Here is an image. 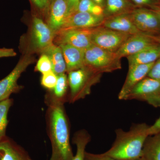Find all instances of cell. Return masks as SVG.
Listing matches in <instances>:
<instances>
[{
  "label": "cell",
  "mask_w": 160,
  "mask_h": 160,
  "mask_svg": "<svg viewBox=\"0 0 160 160\" xmlns=\"http://www.w3.org/2000/svg\"><path fill=\"white\" fill-rule=\"evenodd\" d=\"M47 122L52 146L50 160H72L69 127L64 102L53 96L47 98Z\"/></svg>",
  "instance_id": "6da1fadb"
},
{
  "label": "cell",
  "mask_w": 160,
  "mask_h": 160,
  "mask_svg": "<svg viewBox=\"0 0 160 160\" xmlns=\"http://www.w3.org/2000/svg\"><path fill=\"white\" fill-rule=\"evenodd\" d=\"M149 126L146 123L132 125L126 131L118 129L111 148L105 154L118 160H134L142 157L143 146L149 136Z\"/></svg>",
  "instance_id": "7a4b0ae2"
},
{
  "label": "cell",
  "mask_w": 160,
  "mask_h": 160,
  "mask_svg": "<svg viewBox=\"0 0 160 160\" xmlns=\"http://www.w3.org/2000/svg\"><path fill=\"white\" fill-rule=\"evenodd\" d=\"M68 73L70 91L68 100L71 103L90 94L92 87L100 82L102 75L86 66Z\"/></svg>",
  "instance_id": "3957f363"
},
{
  "label": "cell",
  "mask_w": 160,
  "mask_h": 160,
  "mask_svg": "<svg viewBox=\"0 0 160 160\" xmlns=\"http://www.w3.org/2000/svg\"><path fill=\"white\" fill-rule=\"evenodd\" d=\"M122 58L116 52L108 51L92 44L85 50V65L103 74L122 69Z\"/></svg>",
  "instance_id": "277c9868"
},
{
  "label": "cell",
  "mask_w": 160,
  "mask_h": 160,
  "mask_svg": "<svg viewBox=\"0 0 160 160\" xmlns=\"http://www.w3.org/2000/svg\"><path fill=\"white\" fill-rule=\"evenodd\" d=\"M144 101L155 107L160 106V79L146 77L130 92L126 100Z\"/></svg>",
  "instance_id": "5b68a950"
},
{
  "label": "cell",
  "mask_w": 160,
  "mask_h": 160,
  "mask_svg": "<svg viewBox=\"0 0 160 160\" xmlns=\"http://www.w3.org/2000/svg\"><path fill=\"white\" fill-rule=\"evenodd\" d=\"M131 35L101 26L93 29L92 39L96 46L116 52Z\"/></svg>",
  "instance_id": "8992f818"
},
{
  "label": "cell",
  "mask_w": 160,
  "mask_h": 160,
  "mask_svg": "<svg viewBox=\"0 0 160 160\" xmlns=\"http://www.w3.org/2000/svg\"><path fill=\"white\" fill-rule=\"evenodd\" d=\"M35 58L30 54H26L21 58L13 70L6 78L0 81V102L9 98L12 93L20 89L18 81L27 67L34 62Z\"/></svg>",
  "instance_id": "52a82bcc"
},
{
  "label": "cell",
  "mask_w": 160,
  "mask_h": 160,
  "mask_svg": "<svg viewBox=\"0 0 160 160\" xmlns=\"http://www.w3.org/2000/svg\"><path fill=\"white\" fill-rule=\"evenodd\" d=\"M56 33L39 18H32L30 35V47L32 50L42 52L53 43Z\"/></svg>",
  "instance_id": "ba28073f"
},
{
  "label": "cell",
  "mask_w": 160,
  "mask_h": 160,
  "mask_svg": "<svg viewBox=\"0 0 160 160\" xmlns=\"http://www.w3.org/2000/svg\"><path fill=\"white\" fill-rule=\"evenodd\" d=\"M131 15L134 25L141 32L153 35L160 34V18L152 9L137 7Z\"/></svg>",
  "instance_id": "9c48e42d"
},
{
  "label": "cell",
  "mask_w": 160,
  "mask_h": 160,
  "mask_svg": "<svg viewBox=\"0 0 160 160\" xmlns=\"http://www.w3.org/2000/svg\"><path fill=\"white\" fill-rule=\"evenodd\" d=\"M93 29H71L61 30L56 34V42L59 45L69 44L85 50L93 44L92 38Z\"/></svg>",
  "instance_id": "30bf717a"
},
{
  "label": "cell",
  "mask_w": 160,
  "mask_h": 160,
  "mask_svg": "<svg viewBox=\"0 0 160 160\" xmlns=\"http://www.w3.org/2000/svg\"><path fill=\"white\" fill-rule=\"evenodd\" d=\"M153 35L141 32L132 35L116 52L119 57H127L157 44Z\"/></svg>",
  "instance_id": "8fae6325"
},
{
  "label": "cell",
  "mask_w": 160,
  "mask_h": 160,
  "mask_svg": "<svg viewBox=\"0 0 160 160\" xmlns=\"http://www.w3.org/2000/svg\"><path fill=\"white\" fill-rule=\"evenodd\" d=\"M105 18L87 12H76L69 16L60 31L71 29H92L102 25Z\"/></svg>",
  "instance_id": "7c38bea8"
},
{
  "label": "cell",
  "mask_w": 160,
  "mask_h": 160,
  "mask_svg": "<svg viewBox=\"0 0 160 160\" xmlns=\"http://www.w3.org/2000/svg\"><path fill=\"white\" fill-rule=\"evenodd\" d=\"M154 63L129 66L126 79L118 95L119 99L126 100L128 95L135 86L147 77Z\"/></svg>",
  "instance_id": "4fadbf2b"
},
{
  "label": "cell",
  "mask_w": 160,
  "mask_h": 160,
  "mask_svg": "<svg viewBox=\"0 0 160 160\" xmlns=\"http://www.w3.org/2000/svg\"><path fill=\"white\" fill-rule=\"evenodd\" d=\"M47 25L56 34L60 31L69 17L66 0H52L49 6Z\"/></svg>",
  "instance_id": "5bb4252c"
},
{
  "label": "cell",
  "mask_w": 160,
  "mask_h": 160,
  "mask_svg": "<svg viewBox=\"0 0 160 160\" xmlns=\"http://www.w3.org/2000/svg\"><path fill=\"white\" fill-rule=\"evenodd\" d=\"M102 26L130 35L141 32L134 25L131 13L105 18Z\"/></svg>",
  "instance_id": "9a60e30c"
},
{
  "label": "cell",
  "mask_w": 160,
  "mask_h": 160,
  "mask_svg": "<svg viewBox=\"0 0 160 160\" xmlns=\"http://www.w3.org/2000/svg\"><path fill=\"white\" fill-rule=\"evenodd\" d=\"M65 59L67 72L82 68L85 65V50L69 44H60Z\"/></svg>",
  "instance_id": "2e32d148"
},
{
  "label": "cell",
  "mask_w": 160,
  "mask_h": 160,
  "mask_svg": "<svg viewBox=\"0 0 160 160\" xmlns=\"http://www.w3.org/2000/svg\"><path fill=\"white\" fill-rule=\"evenodd\" d=\"M0 160H32L22 148L6 137L0 142Z\"/></svg>",
  "instance_id": "e0dca14e"
},
{
  "label": "cell",
  "mask_w": 160,
  "mask_h": 160,
  "mask_svg": "<svg viewBox=\"0 0 160 160\" xmlns=\"http://www.w3.org/2000/svg\"><path fill=\"white\" fill-rule=\"evenodd\" d=\"M126 58L129 66L155 62L160 58V44L157 43Z\"/></svg>",
  "instance_id": "ac0fdd59"
},
{
  "label": "cell",
  "mask_w": 160,
  "mask_h": 160,
  "mask_svg": "<svg viewBox=\"0 0 160 160\" xmlns=\"http://www.w3.org/2000/svg\"><path fill=\"white\" fill-rule=\"evenodd\" d=\"M41 53L48 56L51 62L52 71L57 75L65 73L67 72L66 62L59 46L52 43L44 49Z\"/></svg>",
  "instance_id": "d6986e66"
},
{
  "label": "cell",
  "mask_w": 160,
  "mask_h": 160,
  "mask_svg": "<svg viewBox=\"0 0 160 160\" xmlns=\"http://www.w3.org/2000/svg\"><path fill=\"white\" fill-rule=\"evenodd\" d=\"M137 8L129 0H106L104 8L105 18L131 13Z\"/></svg>",
  "instance_id": "ffe728a7"
},
{
  "label": "cell",
  "mask_w": 160,
  "mask_h": 160,
  "mask_svg": "<svg viewBox=\"0 0 160 160\" xmlns=\"http://www.w3.org/2000/svg\"><path fill=\"white\" fill-rule=\"evenodd\" d=\"M150 136L143 146L142 157L146 160H160V132Z\"/></svg>",
  "instance_id": "44dd1931"
},
{
  "label": "cell",
  "mask_w": 160,
  "mask_h": 160,
  "mask_svg": "<svg viewBox=\"0 0 160 160\" xmlns=\"http://www.w3.org/2000/svg\"><path fill=\"white\" fill-rule=\"evenodd\" d=\"M91 140V137L86 130L82 129L77 132L72 138L75 144L77 152L72 160H85L86 146Z\"/></svg>",
  "instance_id": "7402d4cb"
},
{
  "label": "cell",
  "mask_w": 160,
  "mask_h": 160,
  "mask_svg": "<svg viewBox=\"0 0 160 160\" xmlns=\"http://www.w3.org/2000/svg\"><path fill=\"white\" fill-rule=\"evenodd\" d=\"M12 103V99L9 98L0 102V142L6 137V128L8 122L7 116Z\"/></svg>",
  "instance_id": "603a6c76"
},
{
  "label": "cell",
  "mask_w": 160,
  "mask_h": 160,
  "mask_svg": "<svg viewBox=\"0 0 160 160\" xmlns=\"http://www.w3.org/2000/svg\"><path fill=\"white\" fill-rule=\"evenodd\" d=\"M69 83L68 77L65 73L58 76V80L56 85L53 89V94L52 96L57 99L60 100L64 102Z\"/></svg>",
  "instance_id": "cb8c5ba5"
},
{
  "label": "cell",
  "mask_w": 160,
  "mask_h": 160,
  "mask_svg": "<svg viewBox=\"0 0 160 160\" xmlns=\"http://www.w3.org/2000/svg\"><path fill=\"white\" fill-rule=\"evenodd\" d=\"M77 12H89L97 16H104V9L95 4L92 0H80Z\"/></svg>",
  "instance_id": "d4e9b609"
},
{
  "label": "cell",
  "mask_w": 160,
  "mask_h": 160,
  "mask_svg": "<svg viewBox=\"0 0 160 160\" xmlns=\"http://www.w3.org/2000/svg\"><path fill=\"white\" fill-rule=\"evenodd\" d=\"M35 70L42 74L52 71L51 62L47 55L42 53L38 61Z\"/></svg>",
  "instance_id": "484cf974"
},
{
  "label": "cell",
  "mask_w": 160,
  "mask_h": 160,
  "mask_svg": "<svg viewBox=\"0 0 160 160\" xmlns=\"http://www.w3.org/2000/svg\"><path fill=\"white\" fill-rule=\"evenodd\" d=\"M58 80V76L51 71L42 74L41 79V84L46 89H54Z\"/></svg>",
  "instance_id": "4316f807"
},
{
  "label": "cell",
  "mask_w": 160,
  "mask_h": 160,
  "mask_svg": "<svg viewBox=\"0 0 160 160\" xmlns=\"http://www.w3.org/2000/svg\"><path fill=\"white\" fill-rule=\"evenodd\" d=\"M136 7L152 9L160 6V0H129Z\"/></svg>",
  "instance_id": "83f0119b"
},
{
  "label": "cell",
  "mask_w": 160,
  "mask_h": 160,
  "mask_svg": "<svg viewBox=\"0 0 160 160\" xmlns=\"http://www.w3.org/2000/svg\"><path fill=\"white\" fill-rule=\"evenodd\" d=\"M85 160H118L109 156L105 153L94 154L86 152Z\"/></svg>",
  "instance_id": "f1b7e54d"
},
{
  "label": "cell",
  "mask_w": 160,
  "mask_h": 160,
  "mask_svg": "<svg viewBox=\"0 0 160 160\" xmlns=\"http://www.w3.org/2000/svg\"><path fill=\"white\" fill-rule=\"evenodd\" d=\"M147 77L160 79V58L155 62Z\"/></svg>",
  "instance_id": "f546056e"
},
{
  "label": "cell",
  "mask_w": 160,
  "mask_h": 160,
  "mask_svg": "<svg viewBox=\"0 0 160 160\" xmlns=\"http://www.w3.org/2000/svg\"><path fill=\"white\" fill-rule=\"evenodd\" d=\"M68 6L69 17L77 11L80 0H66Z\"/></svg>",
  "instance_id": "4dcf8cb0"
},
{
  "label": "cell",
  "mask_w": 160,
  "mask_h": 160,
  "mask_svg": "<svg viewBox=\"0 0 160 160\" xmlns=\"http://www.w3.org/2000/svg\"><path fill=\"white\" fill-rule=\"evenodd\" d=\"M40 10H45L49 7V0H30Z\"/></svg>",
  "instance_id": "1f68e13d"
},
{
  "label": "cell",
  "mask_w": 160,
  "mask_h": 160,
  "mask_svg": "<svg viewBox=\"0 0 160 160\" xmlns=\"http://www.w3.org/2000/svg\"><path fill=\"white\" fill-rule=\"evenodd\" d=\"M17 53L12 49L2 48L0 49V58L12 57L16 55Z\"/></svg>",
  "instance_id": "d6a6232c"
},
{
  "label": "cell",
  "mask_w": 160,
  "mask_h": 160,
  "mask_svg": "<svg viewBox=\"0 0 160 160\" xmlns=\"http://www.w3.org/2000/svg\"><path fill=\"white\" fill-rule=\"evenodd\" d=\"M160 132V117L151 126H149V136L156 134Z\"/></svg>",
  "instance_id": "836d02e7"
},
{
  "label": "cell",
  "mask_w": 160,
  "mask_h": 160,
  "mask_svg": "<svg viewBox=\"0 0 160 160\" xmlns=\"http://www.w3.org/2000/svg\"><path fill=\"white\" fill-rule=\"evenodd\" d=\"M92 1L97 5L101 6L104 9L106 6V0H92Z\"/></svg>",
  "instance_id": "e575fe53"
},
{
  "label": "cell",
  "mask_w": 160,
  "mask_h": 160,
  "mask_svg": "<svg viewBox=\"0 0 160 160\" xmlns=\"http://www.w3.org/2000/svg\"><path fill=\"white\" fill-rule=\"evenodd\" d=\"M151 9L153 10L160 18V6L154 7V8H152Z\"/></svg>",
  "instance_id": "d590c367"
},
{
  "label": "cell",
  "mask_w": 160,
  "mask_h": 160,
  "mask_svg": "<svg viewBox=\"0 0 160 160\" xmlns=\"http://www.w3.org/2000/svg\"><path fill=\"white\" fill-rule=\"evenodd\" d=\"M153 38L156 42L160 44V34L153 35Z\"/></svg>",
  "instance_id": "8d00e7d4"
},
{
  "label": "cell",
  "mask_w": 160,
  "mask_h": 160,
  "mask_svg": "<svg viewBox=\"0 0 160 160\" xmlns=\"http://www.w3.org/2000/svg\"><path fill=\"white\" fill-rule=\"evenodd\" d=\"M134 160H146L145 159V158L143 157H142L139 158H138L137 159H135Z\"/></svg>",
  "instance_id": "74e56055"
},
{
  "label": "cell",
  "mask_w": 160,
  "mask_h": 160,
  "mask_svg": "<svg viewBox=\"0 0 160 160\" xmlns=\"http://www.w3.org/2000/svg\"><path fill=\"white\" fill-rule=\"evenodd\" d=\"M52 1V0H49V2H51V1Z\"/></svg>",
  "instance_id": "f35d334b"
}]
</instances>
